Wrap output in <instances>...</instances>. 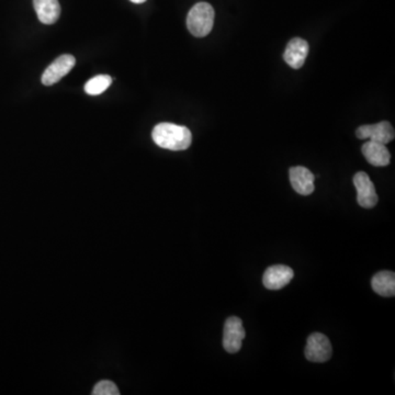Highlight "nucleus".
I'll return each instance as SVG.
<instances>
[{"mask_svg": "<svg viewBox=\"0 0 395 395\" xmlns=\"http://www.w3.org/2000/svg\"><path fill=\"white\" fill-rule=\"evenodd\" d=\"M354 185L357 189V201L360 207L372 209L376 207L379 198L374 183L364 171L357 173L354 176Z\"/></svg>", "mask_w": 395, "mask_h": 395, "instance_id": "obj_5", "label": "nucleus"}, {"mask_svg": "<svg viewBox=\"0 0 395 395\" xmlns=\"http://www.w3.org/2000/svg\"><path fill=\"white\" fill-rule=\"evenodd\" d=\"M34 10L40 21L44 24H53L60 16L58 0H33Z\"/></svg>", "mask_w": 395, "mask_h": 395, "instance_id": "obj_12", "label": "nucleus"}, {"mask_svg": "<svg viewBox=\"0 0 395 395\" xmlns=\"http://www.w3.org/2000/svg\"><path fill=\"white\" fill-rule=\"evenodd\" d=\"M293 276V270L288 266H271L264 274L263 283L267 289L280 290L289 285Z\"/></svg>", "mask_w": 395, "mask_h": 395, "instance_id": "obj_8", "label": "nucleus"}, {"mask_svg": "<svg viewBox=\"0 0 395 395\" xmlns=\"http://www.w3.org/2000/svg\"><path fill=\"white\" fill-rule=\"evenodd\" d=\"M153 141L159 147L169 151H185L193 142V134L186 126L174 123H159L152 132Z\"/></svg>", "mask_w": 395, "mask_h": 395, "instance_id": "obj_1", "label": "nucleus"}, {"mask_svg": "<svg viewBox=\"0 0 395 395\" xmlns=\"http://www.w3.org/2000/svg\"><path fill=\"white\" fill-rule=\"evenodd\" d=\"M245 338V330L243 322L237 316H231L225 322L223 330V347L229 354H237L242 348L243 340Z\"/></svg>", "mask_w": 395, "mask_h": 395, "instance_id": "obj_4", "label": "nucleus"}, {"mask_svg": "<svg viewBox=\"0 0 395 395\" xmlns=\"http://www.w3.org/2000/svg\"><path fill=\"white\" fill-rule=\"evenodd\" d=\"M308 50H310V46H308L305 40L301 39V38H293V39L290 40L287 48H286L285 54H283L286 63L294 70H299L305 62Z\"/></svg>", "mask_w": 395, "mask_h": 395, "instance_id": "obj_10", "label": "nucleus"}, {"mask_svg": "<svg viewBox=\"0 0 395 395\" xmlns=\"http://www.w3.org/2000/svg\"><path fill=\"white\" fill-rule=\"evenodd\" d=\"M215 9L207 3H198L189 11L187 27L193 36L197 38L207 36L212 31L215 24Z\"/></svg>", "mask_w": 395, "mask_h": 395, "instance_id": "obj_2", "label": "nucleus"}, {"mask_svg": "<svg viewBox=\"0 0 395 395\" xmlns=\"http://www.w3.org/2000/svg\"><path fill=\"white\" fill-rule=\"evenodd\" d=\"M92 395H119L118 386L112 382V381L104 380L100 381L94 386L92 390Z\"/></svg>", "mask_w": 395, "mask_h": 395, "instance_id": "obj_15", "label": "nucleus"}, {"mask_svg": "<svg viewBox=\"0 0 395 395\" xmlns=\"http://www.w3.org/2000/svg\"><path fill=\"white\" fill-rule=\"evenodd\" d=\"M372 287L376 293L381 296H395V275L393 271H380L374 276Z\"/></svg>", "mask_w": 395, "mask_h": 395, "instance_id": "obj_13", "label": "nucleus"}, {"mask_svg": "<svg viewBox=\"0 0 395 395\" xmlns=\"http://www.w3.org/2000/svg\"><path fill=\"white\" fill-rule=\"evenodd\" d=\"M362 151L364 158L372 166L384 167L390 164L391 154L384 144L369 141L362 145Z\"/></svg>", "mask_w": 395, "mask_h": 395, "instance_id": "obj_11", "label": "nucleus"}, {"mask_svg": "<svg viewBox=\"0 0 395 395\" xmlns=\"http://www.w3.org/2000/svg\"><path fill=\"white\" fill-rule=\"evenodd\" d=\"M130 1H132V3H134V4H143V3H145V1H146V0H130Z\"/></svg>", "mask_w": 395, "mask_h": 395, "instance_id": "obj_16", "label": "nucleus"}, {"mask_svg": "<svg viewBox=\"0 0 395 395\" xmlns=\"http://www.w3.org/2000/svg\"><path fill=\"white\" fill-rule=\"evenodd\" d=\"M112 84V78L108 75H99L88 80L85 85V92L90 96H98L106 92L110 85Z\"/></svg>", "mask_w": 395, "mask_h": 395, "instance_id": "obj_14", "label": "nucleus"}, {"mask_svg": "<svg viewBox=\"0 0 395 395\" xmlns=\"http://www.w3.org/2000/svg\"><path fill=\"white\" fill-rule=\"evenodd\" d=\"M290 183L292 188L302 195H310L314 191V175L303 166L290 168Z\"/></svg>", "mask_w": 395, "mask_h": 395, "instance_id": "obj_9", "label": "nucleus"}, {"mask_svg": "<svg viewBox=\"0 0 395 395\" xmlns=\"http://www.w3.org/2000/svg\"><path fill=\"white\" fill-rule=\"evenodd\" d=\"M356 135L360 140L370 139V141L384 145L388 144L395 138L394 129L388 121H382L377 124L362 126L357 129Z\"/></svg>", "mask_w": 395, "mask_h": 395, "instance_id": "obj_6", "label": "nucleus"}, {"mask_svg": "<svg viewBox=\"0 0 395 395\" xmlns=\"http://www.w3.org/2000/svg\"><path fill=\"white\" fill-rule=\"evenodd\" d=\"M75 63L76 60L74 56L70 55V54L60 55L43 72L42 84L45 85V86H52V85L60 82L64 76L67 75L68 72L72 70Z\"/></svg>", "mask_w": 395, "mask_h": 395, "instance_id": "obj_7", "label": "nucleus"}, {"mask_svg": "<svg viewBox=\"0 0 395 395\" xmlns=\"http://www.w3.org/2000/svg\"><path fill=\"white\" fill-rule=\"evenodd\" d=\"M304 354L308 362H328L332 358V344L322 332H313L312 335L308 336Z\"/></svg>", "mask_w": 395, "mask_h": 395, "instance_id": "obj_3", "label": "nucleus"}]
</instances>
